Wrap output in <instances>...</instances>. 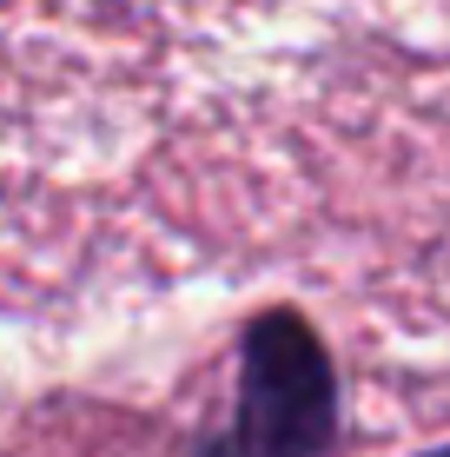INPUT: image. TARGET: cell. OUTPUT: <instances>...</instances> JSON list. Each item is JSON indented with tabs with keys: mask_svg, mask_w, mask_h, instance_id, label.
<instances>
[{
	"mask_svg": "<svg viewBox=\"0 0 450 457\" xmlns=\"http://www.w3.org/2000/svg\"><path fill=\"white\" fill-rule=\"evenodd\" d=\"M345 378L299 305H266L232 338V418L192 437L185 457H338Z\"/></svg>",
	"mask_w": 450,
	"mask_h": 457,
	"instance_id": "obj_1",
	"label": "cell"
},
{
	"mask_svg": "<svg viewBox=\"0 0 450 457\" xmlns=\"http://www.w3.org/2000/svg\"><path fill=\"white\" fill-rule=\"evenodd\" d=\"M417 457H450V445H430V451H417Z\"/></svg>",
	"mask_w": 450,
	"mask_h": 457,
	"instance_id": "obj_2",
	"label": "cell"
}]
</instances>
